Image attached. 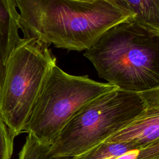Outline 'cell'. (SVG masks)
I'll return each instance as SVG.
<instances>
[{
  "label": "cell",
  "instance_id": "6da1fadb",
  "mask_svg": "<svg viewBox=\"0 0 159 159\" xmlns=\"http://www.w3.org/2000/svg\"><path fill=\"white\" fill-rule=\"evenodd\" d=\"M23 38L85 51L108 29L132 18L114 0H14Z\"/></svg>",
  "mask_w": 159,
  "mask_h": 159
},
{
  "label": "cell",
  "instance_id": "7a4b0ae2",
  "mask_svg": "<svg viewBox=\"0 0 159 159\" xmlns=\"http://www.w3.org/2000/svg\"><path fill=\"white\" fill-rule=\"evenodd\" d=\"M83 55L100 78L119 89L142 93L159 88V33L132 18L108 29Z\"/></svg>",
  "mask_w": 159,
  "mask_h": 159
},
{
  "label": "cell",
  "instance_id": "3957f363",
  "mask_svg": "<svg viewBox=\"0 0 159 159\" xmlns=\"http://www.w3.org/2000/svg\"><path fill=\"white\" fill-rule=\"evenodd\" d=\"M159 104V88L134 93L116 88L78 111L51 143L55 156L80 157L124 127L149 106Z\"/></svg>",
  "mask_w": 159,
  "mask_h": 159
},
{
  "label": "cell",
  "instance_id": "277c9868",
  "mask_svg": "<svg viewBox=\"0 0 159 159\" xmlns=\"http://www.w3.org/2000/svg\"><path fill=\"white\" fill-rule=\"evenodd\" d=\"M47 44L22 38L11 54L0 86V113L15 138L23 132L56 57Z\"/></svg>",
  "mask_w": 159,
  "mask_h": 159
},
{
  "label": "cell",
  "instance_id": "5b68a950",
  "mask_svg": "<svg viewBox=\"0 0 159 159\" xmlns=\"http://www.w3.org/2000/svg\"><path fill=\"white\" fill-rule=\"evenodd\" d=\"M117 88L88 75H70L55 64L50 69L22 132L51 144L68 121L99 96Z\"/></svg>",
  "mask_w": 159,
  "mask_h": 159
},
{
  "label": "cell",
  "instance_id": "8992f818",
  "mask_svg": "<svg viewBox=\"0 0 159 159\" xmlns=\"http://www.w3.org/2000/svg\"><path fill=\"white\" fill-rule=\"evenodd\" d=\"M105 142H132L147 147L159 142V106H149Z\"/></svg>",
  "mask_w": 159,
  "mask_h": 159
},
{
  "label": "cell",
  "instance_id": "52a82bcc",
  "mask_svg": "<svg viewBox=\"0 0 159 159\" xmlns=\"http://www.w3.org/2000/svg\"><path fill=\"white\" fill-rule=\"evenodd\" d=\"M19 17L14 0H0V86L7 60L22 39L19 35Z\"/></svg>",
  "mask_w": 159,
  "mask_h": 159
},
{
  "label": "cell",
  "instance_id": "ba28073f",
  "mask_svg": "<svg viewBox=\"0 0 159 159\" xmlns=\"http://www.w3.org/2000/svg\"><path fill=\"white\" fill-rule=\"evenodd\" d=\"M159 158V142L141 147L132 142H102L76 159Z\"/></svg>",
  "mask_w": 159,
  "mask_h": 159
},
{
  "label": "cell",
  "instance_id": "9c48e42d",
  "mask_svg": "<svg viewBox=\"0 0 159 159\" xmlns=\"http://www.w3.org/2000/svg\"><path fill=\"white\" fill-rule=\"evenodd\" d=\"M142 26L159 33V0H116Z\"/></svg>",
  "mask_w": 159,
  "mask_h": 159
},
{
  "label": "cell",
  "instance_id": "30bf717a",
  "mask_svg": "<svg viewBox=\"0 0 159 159\" xmlns=\"http://www.w3.org/2000/svg\"><path fill=\"white\" fill-rule=\"evenodd\" d=\"M27 134L19 153V159H76L73 157L53 155L51 152V144L42 143L32 134Z\"/></svg>",
  "mask_w": 159,
  "mask_h": 159
},
{
  "label": "cell",
  "instance_id": "8fae6325",
  "mask_svg": "<svg viewBox=\"0 0 159 159\" xmlns=\"http://www.w3.org/2000/svg\"><path fill=\"white\" fill-rule=\"evenodd\" d=\"M14 137L10 133L0 113V159H11Z\"/></svg>",
  "mask_w": 159,
  "mask_h": 159
},
{
  "label": "cell",
  "instance_id": "7c38bea8",
  "mask_svg": "<svg viewBox=\"0 0 159 159\" xmlns=\"http://www.w3.org/2000/svg\"><path fill=\"white\" fill-rule=\"evenodd\" d=\"M77 1H93L95 0H77Z\"/></svg>",
  "mask_w": 159,
  "mask_h": 159
},
{
  "label": "cell",
  "instance_id": "4fadbf2b",
  "mask_svg": "<svg viewBox=\"0 0 159 159\" xmlns=\"http://www.w3.org/2000/svg\"><path fill=\"white\" fill-rule=\"evenodd\" d=\"M114 1H115V2H116V0H114Z\"/></svg>",
  "mask_w": 159,
  "mask_h": 159
},
{
  "label": "cell",
  "instance_id": "5bb4252c",
  "mask_svg": "<svg viewBox=\"0 0 159 159\" xmlns=\"http://www.w3.org/2000/svg\"><path fill=\"white\" fill-rule=\"evenodd\" d=\"M156 159H159V158H156Z\"/></svg>",
  "mask_w": 159,
  "mask_h": 159
}]
</instances>
